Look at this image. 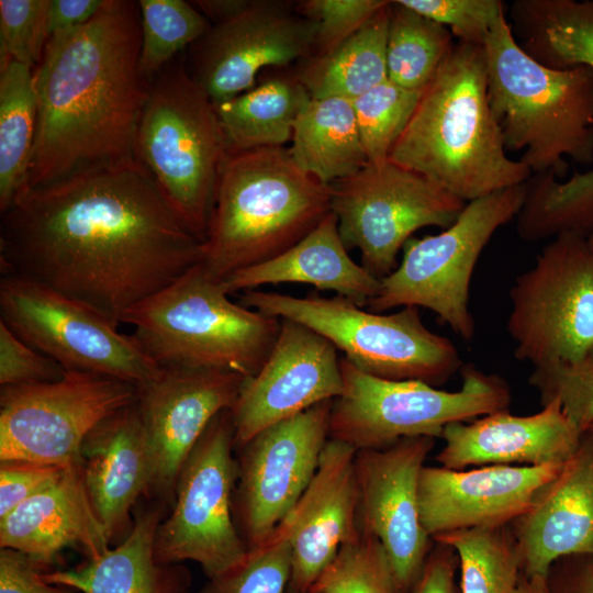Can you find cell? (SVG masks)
Instances as JSON below:
<instances>
[{"instance_id": "obj_1", "label": "cell", "mask_w": 593, "mask_h": 593, "mask_svg": "<svg viewBox=\"0 0 593 593\" xmlns=\"http://www.w3.org/2000/svg\"><path fill=\"white\" fill-rule=\"evenodd\" d=\"M201 258L202 242L136 158L26 190L1 212V275L43 283L116 326Z\"/></svg>"}, {"instance_id": "obj_2", "label": "cell", "mask_w": 593, "mask_h": 593, "mask_svg": "<svg viewBox=\"0 0 593 593\" xmlns=\"http://www.w3.org/2000/svg\"><path fill=\"white\" fill-rule=\"evenodd\" d=\"M138 1L104 0L85 25L53 34L33 70L37 125L26 190L135 159L150 80Z\"/></svg>"}, {"instance_id": "obj_3", "label": "cell", "mask_w": 593, "mask_h": 593, "mask_svg": "<svg viewBox=\"0 0 593 593\" xmlns=\"http://www.w3.org/2000/svg\"><path fill=\"white\" fill-rule=\"evenodd\" d=\"M506 150L489 102L484 46L457 41L423 90L389 160L468 203L532 177Z\"/></svg>"}, {"instance_id": "obj_4", "label": "cell", "mask_w": 593, "mask_h": 593, "mask_svg": "<svg viewBox=\"0 0 593 593\" xmlns=\"http://www.w3.org/2000/svg\"><path fill=\"white\" fill-rule=\"evenodd\" d=\"M329 212V184L301 170L288 147L230 152L220 172L201 262L222 281L282 254Z\"/></svg>"}, {"instance_id": "obj_5", "label": "cell", "mask_w": 593, "mask_h": 593, "mask_svg": "<svg viewBox=\"0 0 593 593\" xmlns=\"http://www.w3.org/2000/svg\"><path fill=\"white\" fill-rule=\"evenodd\" d=\"M488 96L506 149L533 175L568 170L593 163V67L552 69L517 44L506 13L484 42Z\"/></svg>"}, {"instance_id": "obj_6", "label": "cell", "mask_w": 593, "mask_h": 593, "mask_svg": "<svg viewBox=\"0 0 593 593\" xmlns=\"http://www.w3.org/2000/svg\"><path fill=\"white\" fill-rule=\"evenodd\" d=\"M160 367L255 376L281 320L235 303L201 261L124 313L121 324Z\"/></svg>"}, {"instance_id": "obj_7", "label": "cell", "mask_w": 593, "mask_h": 593, "mask_svg": "<svg viewBox=\"0 0 593 593\" xmlns=\"http://www.w3.org/2000/svg\"><path fill=\"white\" fill-rule=\"evenodd\" d=\"M228 153L215 104L189 75L184 57H176L150 80L135 158L202 243Z\"/></svg>"}, {"instance_id": "obj_8", "label": "cell", "mask_w": 593, "mask_h": 593, "mask_svg": "<svg viewBox=\"0 0 593 593\" xmlns=\"http://www.w3.org/2000/svg\"><path fill=\"white\" fill-rule=\"evenodd\" d=\"M239 303L313 329L354 367L373 377L437 387L462 368L457 347L428 329L416 306L377 313L336 294L327 298L311 292L300 298L256 289L244 291Z\"/></svg>"}, {"instance_id": "obj_9", "label": "cell", "mask_w": 593, "mask_h": 593, "mask_svg": "<svg viewBox=\"0 0 593 593\" xmlns=\"http://www.w3.org/2000/svg\"><path fill=\"white\" fill-rule=\"evenodd\" d=\"M343 391L333 401L329 439L356 450L382 449L407 437L441 438L455 422L507 410L508 383L473 365L462 366L457 391L419 380H388L358 370L340 357Z\"/></svg>"}, {"instance_id": "obj_10", "label": "cell", "mask_w": 593, "mask_h": 593, "mask_svg": "<svg viewBox=\"0 0 593 593\" xmlns=\"http://www.w3.org/2000/svg\"><path fill=\"white\" fill-rule=\"evenodd\" d=\"M525 199V183L468 202L457 221L436 235L410 238L402 260L380 279L369 311L384 313L416 306L434 312L466 342L475 335L469 309L471 278L494 233L514 220Z\"/></svg>"}, {"instance_id": "obj_11", "label": "cell", "mask_w": 593, "mask_h": 593, "mask_svg": "<svg viewBox=\"0 0 593 593\" xmlns=\"http://www.w3.org/2000/svg\"><path fill=\"white\" fill-rule=\"evenodd\" d=\"M510 16L517 44L536 61L552 69L593 67V0H515ZM516 233L526 242L593 235V169L562 181L551 172L532 175Z\"/></svg>"}, {"instance_id": "obj_12", "label": "cell", "mask_w": 593, "mask_h": 593, "mask_svg": "<svg viewBox=\"0 0 593 593\" xmlns=\"http://www.w3.org/2000/svg\"><path fill=\"white\" fill-rule=\"evenodd\" d=\"M506 329L533 367L575 361L593 348V255L588 237L551 238L510 289Z\"/></svg>"}, {"instance_id": "obj_13", "label": "cell", "mask_w": 593, "mask_h": 593, "mask_svg": "<svg viewBox=\"0 0 593 593\" xmlns=\"http://www.w3.org/2000/svg\"><path fill=\"white\" fill-rule=\"evenodd\" d=\"M230 410L210 423L176 483L170 515L159 523L154 541L158 562L193 561L209 579L244 561L248 547L234 522L237 459Z\"/></svg>"}, {"instance_id": "obj_14", "label": "cell", "mask_w": 593, "mask_h": 593, "mask_svg": "<svg viewBox=\"0 0 593 593\" xmlns=\"http://www.w3.org/2000/svg\"><path fill=\"white\" fill-rule=\"evenodd\" d=\"M0 321L66 371L115 378L135 387L161 367L135 337L85 303L30 278L2 273Z\"/></svg>"}, {"instance_id": "obj_15", "label": "cell", "mask_w": 593, "mask_h": 593, "mask_svg": "<svg viewBox=\"0 0 593 593\" xmlns=\"http://www.w3.org/2000/svg\"><path fill=\"white\" fill-rule=\"evenodd\" d=\"M331 211L348 250L378 279L398 267V255L419 228L452 225L466 202L425 176L390 160L368 164L329 184Z\"/></svg>"}, {"instance_id": "obj_16", "label": "cell", "mask_w": 593, "mask_h": 593, "mask_svg": "<svg viewBox=\"0 0 593 593\" xmlns=\"http://www.w3.org/2000/svg\"><path fill=\"white\" fill-rule=\"evenodd\" d=\"M135 400V385L78 371L52 382L1 388L0 461L81 463L87 436Z\"/></svg>"}, {"instance_id": "obj_17", "label": "cell", "mask_w": 593, "mask_h": 593, "mask_svg": "<svg viewBox=\"0 0 593 593\" xmlns=\"http://www.w3.org/2000/svg\"><path fill=\"white\" fill-rule=\"evenodd\" d=\"M333 401L265 428L238 449L233 513L248 549L268 539L314 477Z\"/></svg>"}, {"instance_id": "obj_18", "label": "cell", "mask_w": 593, "mask_h": 593, "mask_svg": "<svg viewBox=\"0 0 593 593\" xmlns=\"http://www.w3.org/2000/svg\"><path fill=\"white\" fill-rule=\"evenodd\" d=\"M314 37V22L295 4L249 0L239 13L211 24L190 47L186 67L217 107L251 89L264 68H289L310 57Z\"/></svg>"}, {"instance_id": "obj_19", "label": "cell", "mask_w": 593, "mask_h": 593, "mask_svg": "<svg viewBox=\"0 0 593 593\" xmlns=\"http://www.w3.org/2000/svg\"><path fill=\"white\" fill-rule=\"evenodd\" d=\"M434 445L433 437H407L356 452L358 525L383 546L396 593L410 592L434 545L421 523L417 497L419 473Z\"/></svg>"}, {"instance_id": "obj_20", "label": "cell", "mask_w": 593, "mask_h": 593, "mask_svg": "<svg viewBox=\"0 0 593 593\" xmlns=\"http://www.w3.org/2000/svg\"><path fill=\"white\" fill-rule=\"evenodd\" d=\"M277 340L259 371L247 377L230 410L235 448L343 391L336 347L313 329L280 318Z\"/></svg>"}, {"instance_id": "obj_21", "label": "cell", "mask_w": 593, "mask_h": 593, "mask_svg": "<svg viewBox=\"0 0 593 593\" xmlns=\"http://www.w3.org/2000/svg\"><path fill=\"white\" fill-rule=\"evenodd\" d=\"M246 378L227 371L161 367L155 378L136 387L152 465L150 490L175 494L192 449L213 418L232 409Z\"/></svg>"}, {"instance_id": "obj_22", "label": "cell", "mask_w": 593, "mask_h": 593, "mask_svg": "<svg viewBox=\"0 0 593 593\" xmlns=\"http://www.w3.org/2000/svg\"><path fill=\"white\" fill-rule=\"evenodd\" d=\"M563 463L470 470L424 466L417 485L421 523L432 539L454 530L508 525L528 510L536 492Z\"/></svg>"}, {"instance_id": "obj_23", "label": "cell", "mask_w": 593, "mask_h": 593, "mask_svg": "<svg viewBox=\"0 0 593 593\" xmlns=\"http://www.w3.org/2000/svg\"><path fill=\"white\" fill-rule=\"evenodd\" d=\"M357 450L328 439L317 470L283 519L292 552L290 585L309 591L339 548L359 533Z\"/></svg>"}, {"instance_id": "obj_24", "label": "cell", "mask_w": 593, "mask_h": 593, "mask_svg": "<svg viewBox=\"0 0 593 593\" xmlns=\"http://www.w3.org/2000/svg\"><path fill=\"white\" fill-rule=\"evenodd\" d=\"M511 527L525 575H547L562 557H593L592 432L582 434L572 456Z\"/></svg>"}, {"instance_id": "obj_25", "label": "cell", "mask_w": 593, "mask_h": 593, "mask_svg": "<svg viewBox=\"0 0 593 593\" xmlns=\"http://www.w3.org/2000/svg\"><path fill=\"white\" fill-rule=\"evenodd\" d=\"M582 432L568 418L558 400L532 415L497 411L471 422L448 424L436 461L445 468L469 466H544L566 462Z\"/></svg>"}, {"instance_id": "obj_26", "label": "cell", "mask_w": 593, "mask_h": 593, "mask_svg": "<svg viewBox=\"0 0 593 593\" xmlns=\"http://www.w3.org/2000/svg\"><path fill=\"white\" fill-rule=\"evenodd\" d=\"M111 539L89 497L81 463L66 467L52 485L0 518V547L51 563L68 547L88 559L110 549Z\"/></svg>"}, {"instance_id": "obj_27", "label": "cell", "mask_w": 593, "mask_h": 593, "mask_svg": "<svg viewBox=\"0 0 593 593\" xmlns=\"http://www.w3.org/2000/svg\"><path fill=\"white\" fill-rule=\"evenodd\" d=\"M81 468L93 508L112 540L124 530L136 500L150 490L152 465L136 400L87 436Z\"/></svg>"}, {"instance_id": "obj_28", "label": "cell", "mask_w": 593, "mask_h": 593, "mask_svg": "<svg viewBox=\"0 0 593 593\" xmlns=\"http://www.w3.org/2000/svg\"><path fill=\"white\" fill-rule=\"evenodd\" d=\"M331 211L306 236L282 254L222 280L228 294L266 284L306 283L333 291L363 307L380 290V279L355 262Z\"/></svg>"}, {"instance_id": "obj_29", "label": "cell", "mask_w": 593, "mask_h": 593, "mask_svg": "<svg viewBox=\"0 0 593 593\" xmlns=\"http://www.w3.org/2000/svg\"><path fill=\"white\" fill-rule=\"evenodd\" d=\"M161 516L159 505L141 511L119 546L75 568L44 572V578L82 593H184L190 581L186 569L155 558Z\"/></svg>"}, {"instance_id": "obj_30", "label": "cell", "mask_w": 593, "mask_h": 593, "mask_svg": "<svg viewBox=\"0 0 593 593\" xmlns=\"http://www.w3.org/2000/svg\"><path fill=\"white\" fill-rule=\"evenodd\" d=\"M290 143L288 152L295 165L324 184L369 164L349 99H311L293 125Z\"/></svg>"}, {"instance_id": "obj_31", "label": "cell", "mask_w": 593, "mask_h": 593, "mask_svg": "<svg viewBox=\"0 0 593 593\" xmlns=\"http://www.w3.org/2000/svg\"><path fill=\"white\" fill-rule=\"evenodd\" d=\"M295 70L278 68L256 87L216 107L230 152L284 147L311 100Z\"/></svg>"}, {"instance_id": "obj_32", "label": "cell", "mask_w": 593, "mask_h": 593, "mask_svg": "<svg viewBox=\"0 0 593 593\" xmlns=\"http://www.w3.org/2000/svg\"><path fill=\"white\" fill-rule=\"evenodd\" d=\"M390 16L391 1L333 52L294 65L312 99L354 100L388 80Z\"/></svg>"}, {"instance_id": "obj_33", "label": "cell", "mask_w": 593, "mask_h": 593, "mask_svg": "<svg viewBox=\"0 0 593 593\" xmlns=\"http://www.w3.org/2000/svg\"><path fill=\"white\" fill-rule=\"evenodd\" d=\"M37 125L33 69L0 67V212L25 191Z\"/></svg>"}, {"instance_id": "obj_34", "label": "cell", "mask_w": 593, "mask_h": 593, "mask_svg": "<svg viewBox=\"0 0 593 593\" xmlns=\"http://www.w3.org/2000/svg\"><path fill=\"white\" fill-rule=\"evenodd\" d=\"M435 542L454 548L460 570V593H513L522 575L511 524L454 530Z\"/></svg>"}, {"instance_id": "obj_35", "label": "cell", "mask_w": 593, "mask_h": 593, "mask_svg": "<svg viewBox=\"0 0 593 593\" xmlns=\"http://www.w3.org/2000/svg\"><path fill=\"white\" fill-rule=\"evenodd\" d=\"M455 44L447 27L406 8L399 0L391 1L388 80L405 89L423 91Z\"/></svg>"}, {"instance_id": "obj_36", "label": "cell", "mask_w": 593, "mask_h": 593, "mask_svg": "<svg viewBox=\"0 0 593 593\" xmlns=\"http://www.w3.org/2000/svg\"><path fill=\"white\" fill-rule=\"evenodd\" d=\"M141 70L149 79L190 48L211 22L184 0H139Z\"/></svg>"}, {"instance_id": "obj_37", "label": "cell", "mask_w": 593, "mask_h": 593, "mask_svg": "<svg viewBox=\"0 0 593 593\" xmlns=\"http://www.w3.org/2000/svg\"><path fill=\"white\" fill-rule=\"evenodd\" d=\"M422 93L385 80L351 100L369 164L380 165L389 160L390 152L412 118Z\"/></svg>"}, {"instance_id": "obj_38", "label": "cell", "mask_w": 593, "mask_h": 593, "mask_svg": "<svg viewBox=\"0 0 593 593\" xmlns=\"http://www.w3.org/2000/svg\"><path fill=\"white\" fill-rule=\"evenodd\" d=\"M360 528V527H359ZM313 593H396L381 542L360 528L344 544L309 590Z\"/></svg>"}, {"instance_id": "obj_39", "label": "cell", "mask_w": 593, "mask_h": 593, "mask_svg": "<svg viewBox=\"0 0 593 593\" xmlns=\"http://www.w3.org/2000/svg\"><path fill=\"white\" fill-rule=\"evenodd\" d=\"M291 573V546L281 523L267 540L248 549L242 563L210 579L199 593H287Z\"/></svg>"}, {"instance_id": "obj_40", "label": "cell", "mask_w": 593, "mask_h": 593, "mask_svg": "<svg viewBox=\"0 0 593 593\" xmlns=\"http://www.w3.org/2000/svg\"><path fill=\"white\" fill-rule=\"evenodd\" d=\"M528 382L537 390L541 405L558 400L580 432L593 423V348L575 361L534 367Z\"/></svg>"}, {"instance_id": "obj_41", "label": "cell", "mask_w": 593, "mask_h": 593, "mask_svg": "<svg viewBox=\"0 0 593 593\" xmlns=\"http://www.w3.org/2000/svg\"><path fill=\"white\" fill-rule=\"evenodd\" d=\"M48 5L49 0H0V67L38 65L48 40Z\"/></svg>"}, {"instance_id": "obj_42", "label": "cell", "mask_w": 593, "mask_h": 593, "mask_svg": "<svg viewBox=\"0 0 593 593\" xmlns=\"http://www.w3.org/2000/svg\"><path fill=\"white\" fill-rule=\"evenodd\" d=\"M389 1L387 0H305L296 10L315 24L311 56H323L355 34Z\"/></svg>"}, {"instance_id": "obj_43", "label": "cell", "mask_w": 593, "mask_h": 593, "mask_svg": "<svg viewBox=\"0 0 593 593\" xmlns=\"http://www.w3.org/2000/svg\"><path fill=\"white\" fill-rule=\"evenodd\" d=\"M406 8L437 22L459 42L484 45L502 15L500 0H399Z\"/></svg>"}, {"instance_id": "obj_44", "label": "cell", "mask_w": 593, "mask_h": 593, "mask_svg": "<svg viewBox=\"0 0 593 593\" xmlns=\"http://www.w3.org/2000/svg\"><path fill=\"white\" fill-rule=\"evenodd\" d=\"M66 370L55 360L18 337L0 321V385L19 387L52 382Z\"/></svg>"}, {"instance_id": "obj_45", "label": "cell", "mask_w": 593, "mask_h": 593, "mask_svg": "<svg viewBox=\"0 0 593 593\" xmlns=\"http://www.w3.org/2000/svg\"><path fill=\"white\" fill-rule=\"evenodd\" d=\"M66 467L29 460H1L0 518L55 483Z\"/></svg>"}, {"instance_id": "obj_46", "label": "cell", "mask_w": 593, "mask_h": 593, "mask_svg": "<svg viewBox=\"0 0 593 593\" xmlns=\"http://www.w3.org/2000/svg\"><path fill=\"white\" fill-rule=\"evenodd\" d=\"M37 566L22 552L1 548L0 593H74L72 589L48 582Z\"/></svg>"}, {"instance_id": "obj_47", "label": "cell", "mask_w": 593, "mask_h": 593, "mask_svg": "<svg viewBox=\"0 0 593 593\" xmlns=\"http://www.w3.org/2000/svg\"><path fill=\"white\" fill-rule=\"evenodd\" d=\"M457 567L454 548L434 541L422 573L409 593H460L456 584Z\"/></svg>"}, {"instance_id": "obj_48", "label": "cell", "mask_w": 593, "mask_h": 593, "mask_svg": "<svg viewBox=\"0 0 593 593\" xmlns=\"http://www.w3.org/2000/svg\"><path fill=\"white\" fill-rule=\"evenodd\" d=\"M547 582L550 593H593V557L571 555L556 560Z\"/></svg>"}, {"instance_id": "obj_49", "label": "cell", "mask_w": 593, "mask_h": 593, "mask_svg": "<svg viewBox=\"0 0 593 593\" xmlns=\"http://www.w3.org/2000/svg\"><path fill=\"white\" fill-rule=\"evenodd\" d=\"M103 3L104 0H49L46 21L48 37L87 24Z\"/></svg>"}, {"instance_id": "obj_50", "label": "cell", "mask_w": 593, "mask_h": 593, "mask_svg": "<svg viewBox=\"0 0 593 593\" xmlns=\"http://www.w3.org/2000/svg\"><path fill=\"white\" fill-rule=\"evenodd\" d=\"M191 3L209 20L211 24L225 21L239 13L249 0H198Z\"/></svg>"}, {"instance_id": "obj_51", "label": "cell", "mask_w": 593, "mask_h": 593, "mask_svg": "<svg viewBox=\"0 0 593 593\" xmlns=\"http://www.w3.org/2000/svg\"><path fill=\"white\" fill-rule=\"evenodd\" d=\"M513 593H550L547 575H525L522 573Z\"/></svg>"}, {"instance_id": "obj_52", "label": "cell", "mask_w": 593, "mask_h": 593, "mask_svg": "<svg viewBox=\"0 0 593 593\" xmlns=\"http://www.w3.org/2000/svg\"><path fill=\"white\" fill-rule=\"evenodd\" d=\"M287 593H313V592H311V591H301V590L294 589L291 585H289V589H288Z\"/></svg>"}, {"instance_id": "obj_53", "label": "cell", "mask_w": 593, "mask_h": 593, "mask_svg": "<svg viewBox=\"0 0 593 593\" xmlns=\"http://www.w3.org/2000/svg\"><path fill=\"white\" fill-rule=\"evenodd\" d=\"M588 242H589V245H590L592 255H593V235H591V236L588 237Z\"/></svg>"}, {"instance_id": "obj_54", "label": "cell", "mask_w": 593, "mask_h": 593, "mask_svg": "<svg viewBox=\"0 0 593 593\" xmlns=\"http://www.w3.org/2000/svg\"><path fill=\"white\" fill-rule=\"evenodd\" d=\"M586 432H592V433H593V423L589 426V428L586 429Z\"/></svg>"}]
</instances>
